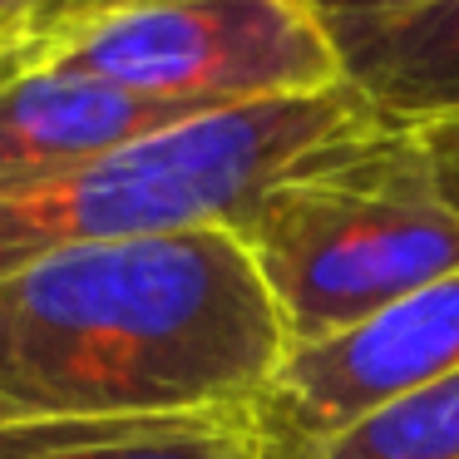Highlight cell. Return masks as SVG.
Here are the masks:
<instances>
[{
  "label": "cell",
  "instance_id": "cell-12",
  "mask_svg": "<svg viewBox=\"0 0 459 459\" xmlns=\"http://www.w3.org/2000/svg\"><path fill=\"white\" fill-rule=\"evenodd\" d=\"M15 45H21V25H15V21H0V70L15 60Z\"/></svg>",
  "mask_w": 459,
  "mask_h": 459
},
{
  "label": "cell",
  "instance_id": "cell-7",
  "mask_svg": "<svg viewBox=\"0 0 459 459\" xmlns=\"http://www.w3.org/2000/svg\"><path fill=\"white\" fill-rule=\"evenodd\" d=\"M346 80L380 119H459V0L331 35Z\"/></svg>",
  "mask_w": 459,
  "mask_h": 459
},
{
  "label": "cell",
  "instance_id": "cell-10",
  "mask_svg": "<svg viewBox=\"0 0 459 459\" xmlns=\"http://www.w3.org/2000/svg\"><path fill=\"white\" fill-rule=\"evenodd\" d=\"M301 5L321 21V30L336 35V30H351V25H376V21H390V15L420 11L429 0H301Z\"/></svg>",
  "mask_w": 459,
  "mask_h": 459
},
{
  "label": "cell",
  "instance_id": "cell-14",
  "mask_svg": "<svg viewBox=\"0 0 459 459\" xmlns=\"http://www.w3.org/2000/svg\"><path fill=\"white\" fill-rule=\"evenodd\" d=\"M21 5H25V0H0V21H15V25H21Z\"/></svg>",
  "mask_w": 459,
  "mask_h": 459
},
{
  "label": "cell",
  "instance_id": "cell-4",
  "mask_svg": "<svg viewBox=\"0 0 459 459\" xmlns=\"http://www.w3.org/2000/svg\"><path fill=\"white\" fill-rule=\"evenodd\" d=\"M15 65L70 70L188 114L247 109L346 80L301 0H90L21 35Z\"/></svg>",
  "mask_w": 459,
  "mask_h": 459
},
{
  "label": "cell",
  "instance_id": "cell-11",
  "mask_svg": "<svg viewBox=\"0 0 459 459\" xmlns=\"http://www.w3.org/2000/svg\"><path fill=\"white\" fill-rule=\"evenodd\" d=\"M80 5H90V0H25L21 5V35H30V30H40V25L60 21V15L80 11Z\"/></svg>",
  "mask_w": 459,
  "mask_h": 459
},
{
  "label": "cell",
  "instance_id": "cell-3",
  "mask_svg": "<svg viewBox=\"0 0 459 459\" xmlns=\"http://www.w3.org/2000/svg\"><path fill=\"white\" fill-rule=\"evenodd\" d=\"M380 124L351 80L178 119L65 169L0 178V277L55 252L232 228L291 163Z\"/></svg>",
  "mask_w": 459,
  "mask_h": 459
},
{
  "label": "cell",
  "instance_id": "cell-5",
  "mask_svg": "<svg viewBox=\"0 0 459 459\" xmlns=\"http://www.w3.org/2000/svg\"><path fill=\"white\" fill-rule=\"evenodd\" d=\"M449 370H459V272L356 326L287 346L257 400V429L287 445H326Z\"/></svg>",
  "mask_w": 459,
  "mask_h": 459
},
{
  "label": "cell",
  "instance_id": "cell-2",
  "mask_svg": "<svg viewBox=\"0 0 459 459\" xmlns=\"http://www.w3.org/2000/svg\"><path fill=\"white\" fill-rule=\"evenodd\" d=\"M287 346L459 272V119H380L291 163L232 222Z\"/></svg>",
  "mask_w": 459,
  "mask_h": 459
},
{
  "label": "cell",
  "instance_id": "cell-1",
  "mask_svg": "<svg viewBox=\"0 0 459 459\" xmlns=\"http://www.w3.org/2000/svg\"><path fill=\"white\" fill-rule=\"evenodd\" d=\"M287 356L232 228L74 247L0 277V425L257 405Z\"/></svg>",
  "mask_w": 459,
  "mask_h": 459
},
{
  "label": "cell",
  "instance_id": "cell-13",
  "mask_svg": "<svg viewBox=\"0 0 459 459\" xmlns=\"http://www.w3.org/2000/svg\"><path fill=\"white\" fill-rule=\"evenodd\" d=\"M247 459H287V455H281V449L272 445V439H262V429H257V445H252V455H247Z\"/></svg>",
  "mask_w": 459,
  "mask_h": 459
},
{
  "label": "cell",
  "instance_id": "cell-6",
  "mask_svg": "<svg viewBox=\"0 0 459 459\" xmlns=\"http://www.w3.org/2000/svg\"><path fill=\"white\" fill-rule=\"evenodd\" d=\"M178 119L198 114L124 94L90 74L30 70L11 60L0 70V178L65 169L143 134H159Z\"/></svg>",
  "mask_w": 459,
  "mask_h": 459
},
{
  "label": "cell",
  "instance_id": "cell-9",
  "mask_svg": "<svg viewBox=\"0 0 459 459\" xmlns=\"http://www.w3.org/2000/svg\"><path fill=\"white\" fill-rule=\"evenodd\" d=\"M272 445L287 459H459V370L376 410L326 445Z\"/></svg>",
  "mask_w": 459,
  "mask_h": 459
},
{
  "label": "cell",
  "instance_id": "cell-8",
  "mask_svg": "<svg viewBox=\"0 0 459 459\" xmlns=\"http://www.w3.org/2000/svg\"><path fill=\"white\" fill-rule=\"evenodd\" d=\"M257 405L232 410H129L0 425V459H247Z\"/></svg>",
  "mask_w": 459,
  "mask_h": 459
}]
</instances>
